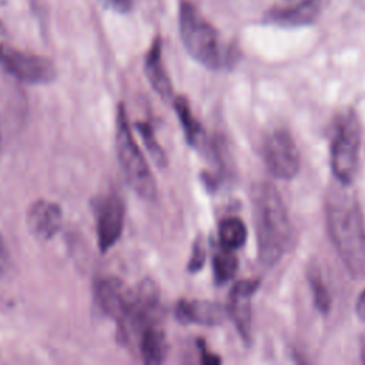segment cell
Instances as JSON below:
<instances>
[{"label":"cell","mask_w":365,"mask_h":365,"mask_svg":"<svg viewBox=\"0 0 365 365\" xmlns=\"http://www.w3.org/2000/svg\"><path fill=\"white\" fill-rule=\"evenodd\" d=\"M325 221L331 241L348 274L365 277V222L358 197L349 185L335 182L325 195Z\"/></svg>","instance_id":"6da1fadb"},{"label":"cell","mask_w":365,"mask_h":365,"mask_svg":"<svg viewBox=\"0 0 365 365\" xmlns=\"http://www.w3.org/2000/svg\"><path fill=\"white\" fill-rule=\"evenodd\" d=\"M252 217L257 234L258 255L264 265L277 264L291 241V222L287 207L275 185L261 181L251 192Z\"/></svg>","instance_id":"7a4b0ae2"},{"label":"cell","mask_w":365,"mask_h":365,"mask_svg":"<svg viewBox=\"0 0 365 365\" xmlns=\"http://www.w3.org/2000/svg\"><path fill=\"white\" fill-rule=\"evenodd\" d=\"M178 24L182 44L194 60L212 70L225 66L230 60V53L224 47L218 31L191 3H181Z\"/></svg>","instance_id":"3957f363"},{"label":"cell","mask_w":365,"mask_h":365,"mask_svg":"<svg viewBox=\"0 0 365 365\" xmlns=\"http://www.w3.org/2000/svg\"><path fill=\"white\" fill-rule=\"evenodd\" d=\"M115 151L120 167L131 190L143 200L153 201L157 197L155 180L151 170L138 148L130 130L127 113L123 104H118L115 118Z\"/></svg>","instance_id":"277c9868"},{"label":"cell","mask_w":365,"mask_h":365,"mask_svg":"<svg viewBox=\"0 0 365 365\" xmlns=\"http://www.w3.org/2000/svg\"><path fill=\"white\" fill-rule=\"evenodd\" d=\"M361 124L354 110L344 111L334 125L331 141V168L338 182L351 185L359 161Z\"/></svg>","instance_id":"5b68a950"},{"label":"cell","mask_w":365,"mask_h":365,"mask_svg":"<svg viewBox=\"0 0 365 365\" xmlns=\"http://www.w3.org/2000/svg\"><path fill=\"white\" fill-rule=\"evenodd\" d=\"M0 64L7 73L27 84H47L56 76V66L43 56L16 50L10 46H0Z\"/></svg>","instance_id":"8992f818"},{"label":"cell","mask_w":365,"mask_h":365,"mask_svg":"<svg viewBox=\"0 0 365 365\" xmlns=\"http://www.w3.org/2000/svg\"><path fill=\"white\" fill-rule=\"evenodd\" d=\"M264 163L279 180H291L299 171V153L291 134L285 130L272 131L264 143Z\"/></svg>","instance_id":"52a82bcc"},{"label":"cell","mask_w":365,"mask_h":365,"mask_svg":"<svg viewBox=\"0 0 365 365\" xmlns=\"http://www.w3.org/2000/svg\"><path fill=\"white\" fill-rule=\"evenodd\" d=\"M96 227L98 248L107 252L115 245L124 227V204L115 192L103 197L96 205Z\"/></svg>","instance_id":"ba28073f"},{"label":"cell","mask_w":365,"mask_h":365,"mask_svg":"<svg viewBox=\"0 0 365 365\" xmlns=\"http://www.w3.org/2000/svg\"><path fill=\"white\" fill-rule=\"evenodd\" d=\"M258 284L257 279H241L234 284L228 295L227 315L235 324L244 344L251 342V297Z\"/></svg>","instance_id":"9c48e42d"},{"label":"cell","mask_w":365,"mask_h":365,"mask_svg":"<svg viewBox=\"0 0 365 365\" xmlns=\"http://www.w3.org/2000/svg\"><path fill=\"white\" fill-rule=\"evenodd\" d=\"M321 0H279L265 14V21L281 27L311 24L319 13Z\"/></svg>","instance_id":"30bf717a"},{"label":"cell","mask_w":365,"mask_h":365,"mask_svg":"<svg viewBox=\"0 0 365 365\" xmlns=\"http://www.w3.org/2000/svg\"><path fill=\"white\" fill-rule=\"evenodd\" d=\"M63 222V211L57 202L48 200L34 201L26 215V224L31 235L38 240L53 238Z\"/></svg>","instance_id":"8fae6325"},{"label":"cell","mask_w":365,"mask_h":365,"mask_svg":"<svg viewBox=\"0 0 365 365\" xmlns=\"http://www.w3.org/2000/svg\"><path fill=\"white\" fill-rule=\"evenodd\" d=\"M225 317L227 308L214 301L181 299L175 305V318L182 324L218 325L224 322Z\"/></svg>","instance_id":"7c38bea8"},{"label":"cell","mask_w":365,"mask_h":365,"mask_svg":"<svg viewBox=\"0 0 365 365\" xmlns=\"http://www.w3.org/2000/svg\"><path fill=\"white\" fill-rule=\"evenodd\" d=\"M138 349L147 365H158L167 355V339L160 318L145 322L138 331Z\"/></svg>","instance_id":"4fadbf2b"},{"label":"cell","mask_w":365,"mask_h":365,"mask_svg":"<svg viewBox=\"0 0 365 365\" xmlns=\"http://www.w3.org/2000/svg\"><path fill=\"white\" fill-rule=\"evenodd\" d=\"M130 289H125L118 278H103L96 285V298L100 308L117 321H121L128 301Z\"/></svg>","instance_id":"5bb4252c"},{"label":"cell","mask_w":365,"mask_h":365,"mask_svg":"<svg viewBox=\"0 0 365 365\" xmlns=\"http://www.w3.org/2000/svg\"><path fill=\"white\" fill-rule=\"evenodd\" d=\"M144 71H145V76H147L153 90L164 101H168L173 96V86H171L170 77L163 64L160 37L154 38L150 50L147 51L145 61H144Z\"/></svg>","instance_id":"9a60e30c"},{"label":"cell","mask_w":365,"mask_h":365,"mask_svg":"<svg viewBox=\"0 0 365 365\" xmlns=\"http://www.w3.org/2000/svg\"><path fill=\"white\" fill-rule=\"evenodd\" d=\"M174 108L180 120V124L182 127L187 143L192 147H200L204 140V131L201 124L194 117L188 100L184 96H178L174 100Z\"/></svg>","instance_id":"2e32d148"},{"label":"cell","mask_w":365,"mask_h":365,"mask_svg":"<svg viewBox=\"0 0 365 365\" xmlns=\"http://www.w3.org/2000/svg\"><path fill=\"white\" fill-rule=\"evenodd\" d=\"M218 237L221 247L235 251L244 245L247 240V228L240 218L228 217L220 222Z\"/></svg>","instance_id":"e0dca14e"},{"label":"cell","mask_w":365,"mask_h":365,"mask_svg":"<svg viewBox=\"0 0 365 365\" xmlns=\"http://www.w3.org/2000/svg\"><path fill=\"white\" fill-rule=\"evenodd\" d=\"M237 268H238V259L231 250H227L222 247L220 251L214 254L212 269H214L215 281L218 284H224L230 281L237 272Z\"/></svg>","instance_id":"ac0fdd59"},{"label":"cell","mask_w":365,"mask_h":365,"mask_svg":"<svg viewBox=\"0 0 365 365\" xmlns=\"http://www.w3.org/2000/svg\"><path fill=\"white\" fill-rule=\"evenodd\" d=\"M308 284L312 291V298L317 309L322 314H328L331 309V294L317 265H311V268L308 269Z\"/></svg>","instance_id":"d6986e66"},{"label":"cell","mask_w":365,"mask_h":365,"mask_svg":"<svg viewBox=\"0 0 365 365\" xmlns=\"http://www.w3.org/2000/svg\"><path fill=\"white\" fill-rule=\"evenodd\" d=\"M135 127H137V131H138V134L141 135V138L144 141V145H145L147 151L150 153L151 158L154 160V163L158 167H165V164H167L165 153L161 148L160 143L157 141V138L154 135V131L150 127V124H147V123H137Z\"/></svg>","instance_id":"ffe728a7"},{"label":"cell","mask_w":365,"mask_h":365,"mask_svg":"<svg viewBox=\"0 0 365 365\" xmlns=\"http://www.w3.org/2000/svg\"><path fill=\"white\" fill-rule=\"evenodd\" d=\"M205 262V248L202 244L201 238H197L192 247V252H191V258L188 261V271L190 272H197L204 267Z\"/></svg>","instance_id":"44dd1931"},{"label":"cell","mask_w":365,"mask_h":365,"mask_svg":"<svg viewBox=\"0 0 365 365\" xmlns=\"http://www.w3.org/2000/svg\"><path fill=\"white\" fill-rule=\"evenodd\" d=\"M104 7L118 13H127L131 9L133 0H98Z\"/></svg>","instance_id":"7402d4cb"},{"label":"cell","mask_w":365,"mask_h":365,"mask_svg":"<svg viewBox=\"0 0 365 365\" xmlns=\"http://www.w3.org/2000/svg\"><path fill=\"white\" fill-rule=\"evenodd\" d=\"M10 267V254L3 235L0 234V275L6 274Z\"/></svg>","instance_id":"603a6c76"},{"label":"cell","mask_w":365,"mask_h":365,"mask_svg":"<svg viewBox=\"0 0 365 365\" xmlns=\"http://www.w3.org/2000/svg\"><path fill=\"white\" fill-rule=\"evenodd\" d=\"M355 309H356V314H358L359 319H362L365 322V289L358 295Z\"/></svg>","instance_id":"cb8c5ba5"},{"label":"cell","mask_w":365,"mask_h":365,"mask_svg":"<svg viewBox=\"0 0 365 365\" xmlns=\"http://www.w3.org/2000/svg\"><path fill=\"white\" fill-rule=\"evenodd\" d=\"M200 342H201V344H198V345L201 346V361H202V364H220V362H221V358L208 354V352L205 351L204 345H202V341H200Z\"/></svg>","instance_id":"d4e9b609"},{"label":"cell","mask_w":365,"mask_h":365,"mask_svg":"<svg viewBox=\"0 0 365 365\" xmlns=\"http://www.w3.org/2000/svg\"><path fill=\"white\" fill-rule=\"evenodd\" d=\"M361 356H362V362H365V338L362 339V345H361Z\"/></svg>","instance_id":"484cf974"},{"label":"cell","mask_w":365,"mask_h":365,"mask_svg":"<svg viewBox=\"0 0 365 365\" xmlns=\"http://www.w3.org/2000/svg\"><path fill=\"white\" fill-rule=\"evenodd\" d=\"M0 147H1V128H0Z\"/></svg>","instance_id":"4316f807"}]
</instances>
